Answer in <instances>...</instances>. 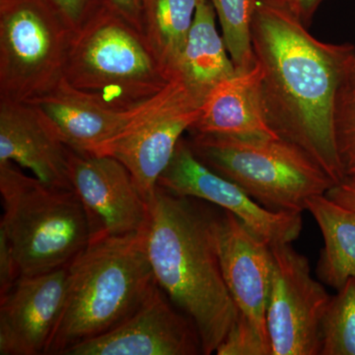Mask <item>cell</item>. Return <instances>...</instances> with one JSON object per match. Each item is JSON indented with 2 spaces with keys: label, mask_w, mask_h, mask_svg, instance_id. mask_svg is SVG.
Segmentation results:
<instances>
[{
  "label": "cell",
  "mask_w": 355,
  "mask_h": 355,
  "mask_svg": "<svg viewBox=\"0 0 355 355\" xmlns=\"http://www.w3.org/2000/svg\"><path fill=\"white\" fill-rule=\"evenodd\" d=\"M251 37L268 125L302 149L334 183H342L347 177L336 150L334 116L354 46L319 41L286 4L266 0H256Z\"/></svg>",
  "instance_id": "obj_1"
},
{
  "label": "cell",
  "mask_w": 355,
  "mask_h": 355,
  "mask_svg": "<svg viewBox=\"0 0 355 355\" xmlns=\"http://www.w3.org/2000/svg\"><path fill=\"white\" fill-rule=\"evenodd\" d=\"M157 186L149 202L147 250L156 282L197 327L202 354L216 352L238 318L222 272L221 212Z\"/></svg>",
  "instance_id": "obj_2"
},
{
  "label": "cell",
  "mask_w": 355,
  "mask_h": 355,
  "mask_svg": "<svg viewBox=\"0 0 355 355\" xmlns=\"http://www.w3.org/2000/svg\"><path fill=\"white\" fill-rule=\"evenodd\" d=\"M147 232L148 227L90 240L67 266L64 309L46 355H64L116 328L155 291Z\"/></svg>",
  "instance_id": "obj_3"
},
{
  "label": "cell",
  "mask_w": 355,
  "mask_h": 355,
  "mask_svg": "<svg viewBox=\"0 0 355 355\" xmlns=\"http://www.w3.org/2000/svg\"><path fill=\"white\" fill-rule=\"evenodd\" d=\"M175 76L160 62L144 33L108 4L72 33L64 78L112 108H139Z\"/></svg>",
  "instance_id": "obj_4"
},
{
  "label": "cell",
  "mask_w": 355,
  "mask_h": 355,
  "mask_svg": "<svg viewBox=\"0 0 355 355\" xmlns=\"http://www.w3.org/2000/svg\"><path fill=\"white\" fill-rule=\"evenodd\" d=\"M6 234L21 275L64 268L90 242L85 209L76 191L28 176L17 165L0 164Z\"/></svg>",
  "instance_id": "obj_5"
},
{
  "label": "cell",
  "mask_w": 355,
  "mask_h": 355,
  "mask_svg": "<svg viewBox=\"0 0 355 355\" xmlns=\"http://www.w3.org/2000/svg\"><path fill=\"white\" fill-rule=\"evenodd\" d=\"M187 141L203 164L273 211L302 214L309 198L336 184L302 149L280 137L190 132Z\"/></svg>",
  "instance_id": "obj_6"
},
{
  "label": "cell",
  "mask_w": 355,
  "mask_h": 355,
  "mask_svg": "<svg viewBox=\"0 0 355 355\" xmlns=\"http://www.w3.org/2000/svg\"><path fill=\"white\" fill-rule=\"evenodd\" d=\"M71 36L46 0H0V98L28 102L55 87Z\"/></svg>",
  "instance_id": "obj_7"
},
{
  "label": "cell",
  "mask_w": 355,
  "mask_h": 355,
  "mask_svg": "<svg viewBox=\"0 0 355 355\" xmlns=\"http://www.w3.org/2000/svg\"><path fill=\"white\" fill-rule=\"evenodd\" d=\"M205 97L177 74L116 137L91 153L120 161L149 203L180 139L198 121Z\"/></svg>",
  "instance_id": "obj_8"
},
{
  "label": "cell",
  "mask_w": 355,
  "mask_h": 355,
  "mask_svg": "<svg viewBox=\"0 0 355 355\" xmlns=\"http://www.w3.org/2000/svg\"><path fill=\"white\" fill-rule=\"evenodd\" d=\"M222 272L238 318L217 355H272L266 310L272 275L270 245L222 209L218 228Z\"/></svg>",
  "instance_id": "obj_9"
},
{
  "label": "cell",
  "mask_w": 355,
  "mask_h": 355,
  "mask_svg": "<svg viewBox=\"0 0 355 355\" xmlns=\"http://www.w3.org/2000/svg\"><path fill=\"white\" fill-rule=\"evenodd\" d=\"M270 248L273 266L266 326L272 355H320V327L331 296L313 279L307 257L291 243Z\"/></svg>",
  "instance_id": "obj_10"
},
{
  "label": "cell",
  "mask_w": 355,
  "mask_h": 355,
  "mask_svg": "<svg viewBox=\"0 0 355 355\" xmlns=\"http://www.w3.org/2000/svg\"><path fill=\"white\" fill-rule=\"evenodd\" d=\"M157 186L174 195L197 198L227 210L270 246L295 241L302 231L301 214L266 209L241 187L198 160L184 137L159 177Z\"/></svg>",
  "instance_id": "obj_11"
},
{
  "label": "cell",
  "mask_w": 355,
  "mask_h": 355,
  "mask_svg": "<svg viewBox=\"0 0 355 355\" xmlns=\"http://www.w3.org/2000/svg\"><path fill=\"white\" fill-rule=\"evenodd\" d=\"M69 174L87 216L90 240L148 227L149 203L120 161L69 148Z\"/></svg>",
  "instance_id": "obj_12"
},
{
  "label": "cell",
  "mask_w": 355,
  "mask_h": 355,
  "mask_svg": "<svg viewBox=\"0 0 355 355\" xmlns=\"http://www.w3.org/2000/svg\"><path fill=\"white\" fill-rule=\"evenodd\" d=\"M197 327L159 287L127 320L101 336L70 347L64 355H198Z\"/></svg>",
  "instance_id": "obj_13"
},
{
  "label": "cell",
  "mask_w": 355,
  "mask_h": 355,
  "mask_svg": "<svg viewBox=\"0 0 355 355\" xmlns=\"http://www.w3.org/2000/svg\"><path fill=\"white\" fill-rule=\"evenodd\" d=\"M67 266L21 275L0 295V354L46 355L64 309Z\"/></svg>",
  "instance_id": "obj_14"
},
{
  "label": "cell",
  "mask_w": 355,
  "mask_h": 355,
  "mask_svg": "<svg viewBox=\"0 0 355 355\" xmlns=\"http://www.w3.org/2000/svg\"><path fill=\"white\" fill-rule=\"evenodd\" d=\"M69 147L34 107L0 98V164L30 170L44 183L72 189Z\"/></svg>",
  "instance_id": "obj_15"
},
{
  "label": "cell",
  "mask_w": 355,
  "mask_h": 355,
  "mask_svg": "<svg viewBox=\"0 0 355 355\" xmlns=\"http://www.w3.org/2000/svg\"><path fill=\"white\" fill-rule=\"evenodd\" d=\"M26 103L38 111L69 148L88 153L116 137L146 104L135 110L112 108L72 87L64 78Z\"/></svg>",
  "instance_id": "obj_16"
},
{
  "label": "cell",
  "mask_w": 355,
  "mask_h": 355,
  "mask_svg": "<svg viewBox=\"0 0 355 355\" xmlns=\"http://www.w3.org/2000/svg\"><path fill=\"white\" fill-rule=\"evenodd\" d=\"M259 65L236 71L217 83L205 97L198 121L189 132L233 137H279L266 120L260 94Z\"/></svg>",
  "instance_id": "obj_17"
},
{
  "label": "cell",
  "mask_w": 355,
  "mask_h": 355,
  "mask_svg": "<svg viewBox=\"0 0 355 355\" xmlns=\"http://www.w3.org/2000/svg\"><path fill=\"white\" fill-rule=\"evenodd\" d=\"M216 10L209 0H198L195 18L176 73L191 87L209 94L217 83L236 72L223 37L216 30Z\"/></svg>",
  "instance_id": "obj_18"
},
{
  "label": "cell",
  "mask_w": 355,
  "mask_h": 355,
  "mask_svg": "<svg viewBox=\"0 0 355 355\" xmlns=\"http://www.w3.org/2000/svg\"><path fill=\"white\" fill-rule=\"evenodd\" d=\"M306 210L323 235L318 279L338 291L347 280L355 279V210L342 207L326 195L309 198Z\"/></svg>",
  "instance_id": "obj_19"
},
{
  "label": "cell",
  "mask_w": 355,
  "mask_h": 355,
  "mask_svg": "<svg viewBox=\"0 0 355 355\" xmlns=\"http://www.w3.org/2000/svg\"><path fill=\"white\" fill-rule=\"evenodd\" d=\"M198 0H144V32L160 62L174 76Z\"/></svg>",
  "instance_id": "obj_20"
},
{
  "label": "cell",
  "mask_w": 355,
  "mask_h": 355,
  "mask_svg": "<svg viewBox=\"0 0 355 355\" xmlns=\"http://www.w3.org/2000/svg\"><path fill=\"white\" fill-rule=\"evenodd\" d=\"M320 355H355V279L330 298L322 317Z\"/></svg>",
  "instance_id": "obj_21"
},
{
  "label": "cell",
  "mask_w": 355,
  "mask_h": 355,
  "mask_svg": "<svg viewBox=\"0 0 355 355\" xmlns=\"http://www.w3.org/2000/svg\"><path fill=\"white\" fill-rule=\"evenodd\" d=\"M220 22L222 37L236 71L244 72L256 65L251 24L256 0H209Z\"/></svg>",
  "instance_id": "obj_22"
},
{
  "label": "cell",
  "mask_w": 355,
  "mask_h": 355,
  "mask_svg": "<svg viewBox=\"0 0 355 355\" xmlns=\"http://www.w3.org/2000/svg\"><path fill=\"white\" fill-rule=\"evenodd\" d=\"M334 132L345 177L355 179V89L347 80L336 98Z\"/></svg>",
  "instance_id": "obj_23"
},
{
  "label": "cell",
  "mask_w": 355,
  "mask_h": 355,
  "mask_svg": "<svg viewBox=\"0 0 355 355\" xmlns=\"http://www.w3.org/2000/svg\"><path fill=\"white\" fill-rule=\"evenodd\" d=\"M72 33L78 31L106 4L104 0H46Z\"/></svg>",
  "instance_id": "obj_24"
},
{
  "label": "cell",
  "mask_w": 355,
  "mask_h": 355,
  "mask_svg": "<svg viewBox=\"0 0 355 355\" xmlns=\"http://www.w3.org/2000/svg\"><path fill=\"white\" fill-rule=\"evenodd\" d=\"M20 277L19 266L14 258L8 240L0 231V295L6 293Z\"/></svg>",
  "instance_id": "obj_25"
},
{
  "label": "cell",
  "mask_w": 355,
  "mask_h": 355,
  "mask_svg": "<svg viewBox=\"0 0 355 355\" xmlns=\"http://www.w3.org/2000/svg\"><path fill=\"white\" fill-rule=\"evenodd\" d=\"M133 27L144 32V0H104Z\"/></svg>",
  "instance_id": "obj_26"
},
{
  "label": "cell",
  "mask_w": 355,
  "mask_h": 355,
  "mask_svg": "<svg viewBox=\"0 0 355 355\" xmlns=\"http://www.w3.org/2000/svg\"><path fill=\"white\" fill-rule=\"evenodd\" d=\"M326 196L342 207L355 210V179L347 178L330 189Z\"/></svg>",
  "instance_id": "obj_27"
},
{
  "label": "cell",
  "mask_w": 355,
  "mask_h": 355,
  "mask_svg": "<svg viewBox=\"0 0 355 355\" xmlns=\"http://www.w3.org/2000/svg\"><path fill=\"white\" fill-rule=\"evenodd\" d=\"M322 1L323 0H284V3L307 27Z\"/></svg>",
  "instance_id": "obj_28"
},
{
  "label": "cell",
  "mask_w": 355,
  "mask_h": 355,
  "mask_svg": "<svg viewBox=\"0 0 355 355\" xmlns=\"http://www.w3.org/2000/svg\"><path fill=\"white\" fill-rule=\"evenodd\" d=\"M347 83H349L352 88L355 89V58L354 64L352 65V69H350L349 77H347Z\"/></svg>",
  "instance_id": "obj_29"
},
{
  "label": "cell",
  "mask_w": 355,
  "mask_h": 355,
  "mask_svg": "<svg viewBox=\"0 0 355 355\" xmlns=\"http://www.w3.org/2000/svg\"><path fill=\"white\" fill-rule=\"evenodd\" d=\"M266 1L279 2V3H284V0H266Z\"/></svg>",
  "instance_id": "obj_30"
},
{
  "label": "cell",
  "mask_w": 355,
  "mask_h": 355,
  "mask_svg": "<svg viewBox=\"0 0 355 355\" xmlns=\"http://www.w3.org/2000/svg\"></svg>",
  "instance_id": "obj_31"
}]
</instances>
